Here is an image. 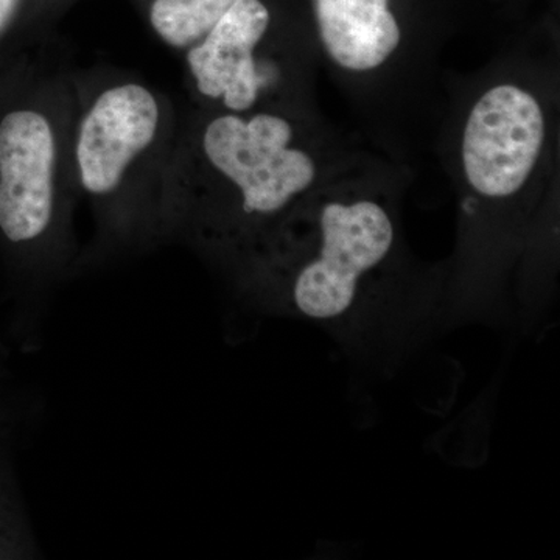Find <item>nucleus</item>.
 <instances>
[{
	"mask_svg": "<svg viewBox=\"0 0 560 560\" xmlns=\"http://www.w3.org/2000/svg\"><path fill=\"white\" fill-rule=\"evenodd\" d=\"M311 230L280 231L250 256L243 290L272 316L311 320L346 342H363L386 323L372 289L396 246L388 209L370 198L320 206Z\"/></svg>",
	"mask_w": 560,
	"mask_h": 560,
	"instance_id": "1",
	"label": "nucleus"
},
{
	"mask_svg": "<svg viewBox=\"0 0 560 560\" xmlns=\"http://www.w3.org/2000/svg\"><path fill=\"white\" fill-rule=\"evenodd\" d=\"M293 127L279 116L257 114L253 119L221 116L208 125L202 138L212 167L237 187L238 213L221 245L259 249L267 224L280 219L298 197L311 189L316 164L307 151L291 149Z\"/></svg>",
	"mask_w": 560,
	"mask_h": 560,
	"instance_id": "2",
	"label": "nucleus"
},
{
	"mask_svg": "<svg viewBox=\"0 0 560 560\" xmlns=\"http://www.w3.org/2000/svg\"><path fill=\"white\" fill-rule=\"evenodd\" d=\"M545 142V114L530 92L515 84L490 88L464 127V175L471 189L503 200L528 183Z\"/></svg>",
	"mask_w": 560,
	"mask_h": 560,
	"instance_id": "3",
	"label": "nucleus"
},
{
	"mask_svg": "<svg viewBox=\"0 0 560 560\" xmlns=\"http://www.w3.org/2000/svg\"><path fill=\"white\" fill-rule=\"evenodd\" d=\"M55 139L35 110H14L0 124V231L13 243L39 241L55 215Z\"/></svg>",
	"mask_w": 560,
	"mask_h": 560,
	"instance_id": "4",
	"label": "nucleus"
},
{
	"mask_svg": "<svg viewBox=\"0 0 560 560\" xmlns=\"http://www.w3.org/2000/svg\"><path fill=\"white\" fill-rule=\"evenodd\" d=\"M160 124L156 98L139 84L103 92L81 124L77 142L81 184L94 195L119 187L136 156L153 142Z\"/></svg>",
	"mask_w": 560,
	"mask_h": 560,
	"instance_id": "5",
	"label": "nucleus"
},
{
	"mask_svg": "<svg viewBox=\"0 0 560 560\" xmlns=\"http://www.w3.org/2000/svg\"><path fill=\"white\" fill-rule=\"evenodd\" d=\"M268 25L270 11L260 0H237L187 54L198 91L235 113L253 108L260 91L254 51Z\"/></svg>",
	"mask_w": 560,
	"mask_h": 560,
	"instance_id": "6",
	"label": "nucleus"
},
{
	"mask_svg": "<svg viewBox=\"0 0 560 560\" xmlns=\"http://www.w3.org/2000/svg\"><path fill=\"white\" fill-rule=\"evenodd\" d=\"M316 21L327 55L350 72L381 68L401 43L389 0H316Z\"/></svg>",
	"mask_w": 560,
	"mask_h": 560,
	"instance_id": "7",
	"label": "nucleus"
},
{
	"mask_svg": "<svg viewBox=\"0 0 560 560\" xmlns=\"http://www.w3.org/2000/svg\"><path fill=\"white\" fill-rule=\"evenodd\" d=\"M237 0H154L150 20L173 47H189L205 38Z\"/></svg>",
	"mask_w": 560,
	"mask_h": 560,
	"instance_id": "8",
	"label": "nucleus"
},
{
	"mask_svg": "<svg viewBox=\"0 0 560 560\" xmlns=\"http://www.w3.org/2000/svg\"><path fill=\"white\" fill-rule=\"evenodd\" d=\"M36 552L25 515L0 477V558H31Z\"/></svg>",
	"mask_w": 560,
	"mask_h": 560,
	"instance_id": "9",
	"label": "nucleus"
},
{
	"mask_svg": "<svg viewBox=\"0 0 560 560\" xmlns=\"http://www.w3.org/2000/svg\"><path fill=\"white\" fill-rule=\"evenodd\" d=\"M18 0H0V33L9 25L11 18H13L14 10H16Z\"/></svg>",
	"mask_w": 560,
	"mask_h": 560,
	"instance_id": "10",
	"label": "nucleus"
}]
</instances>
